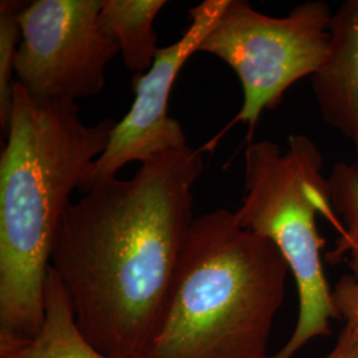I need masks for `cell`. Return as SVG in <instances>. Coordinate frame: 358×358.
<instances>
[{"instance_id":"1","label":"cell","mask_w":358,"mask_h":358,"mask_svg":"<svg viewBox=\"0 0 358 358\" xmlns=\"http://www.w3.org/2000/svg\"><path fill=\"white\" fill-rule=\"evenodd\" d=\"M203 150L159 154L129 179L90 186L68 206L51 268L84 336L110 358H142L161 320L186 235Z\"/></svg>"},{"instance_id":"2","label":"cell","mask_w":358,"mask_h":358,"mask_svg":"<svg viewBox=\"0 0 358 358\" xmlns=\"http://www.w3.org/2000/svg\"><path fill=\"white\" fill-rule=\"evenodd\" d=\"M115 122L88 125L76 103H38L15 84L0 155V343L40 329L59 224Z\"/></svg>"},{"instance_id":"3","label":"cell","mask_w":358,"mask_h":358,"mask_svg":"<svg viewBox=\"0 0 358 358\" xmlns=\"http://www.w3.org/2000/svg\"><path fill=\"white\" fill-rule=\"evenodd\" d=\"M289 268L235 211L194 217L161 320L142 358H271Z\"/></svg>"},{"instance_id":"4","label":"cell","mask_w":358,"mask_h":358,"mask_svg":"<svg viewBox=\"0 0 358 358\" xmlns=\"http://www.w3.org/2000/svg\"><path fill=\"white\" fill-rule=\"evenodd\" d=\"M324 158L317 143L304 134H292L288 149L276 142H250L244 152V194L235 211L239 224L268 239L280 251L294 275L299 294V317L294 332L271 358H294L313 338L331 334L338 319L332 289L322 264L320 214L343 232L331 202Z\"/></svg>"},{"instance_id":"5","label":"cell","mask_w":358,"mask_h":358,"mask_svg":"<svg viewBox=\"0 0 358 358\" xmlns=\"http://www.w3.org/2000/svg\"><path fill=\"white\" fill-rule=\"evenodd\" d=\"M332 16L321 0L297 4L282 17L259 13L245 0H230L198 51L224 62L242 84L243 105L227 129L242 122L252 131L289 87L320 71L329 55Z\"/></svg>"},{"instance_id":"6","label":"cell","mask_w":358,"mask_h":358,"mask_svg":"<svg viewBox=\"0 0 358 358\" xmlns=\"http://www.w3.org/2000/svg\"><path fill=\"white\" fill-rule=\"evenodd\" d=\"M103 0H35L19 13L15 81L38 103L92 97L120 53L99 23Z\"/></svg>"},{"instance_id":"7","label":"cell","mask_w":358,"mask_h":358,"mask_svg":"<svg viewBox=\"0 0 358 358\" xmlns=\"http://www.w3.org/2000/svg\"><path fill=\"white\" fill-rule=\"evenodd\" d=\"M230 0H205L190 8V26L173 44L159 48L152 68L134 75V101L128 113L115 122L106 150L87 169L80 192L106 179L115 178L130 162L143 164L153 157L189 146L178 121L169 117V97L180 69L199 51L217 26Z\"/></svg>"},{"instance_id":"8","label":"cell","mask_w":358,"mask_h":358,"mask_svg":"<svg viewBox=\"0 0 358 358\" xmlns=\"http://www.w3.org/2000/svg\"><path fill=\"white\" fill-rule=\"evenodd\" d=\"M329 29V55L312 77V90L325 124L358 152V0L338 7Z\"/></svg>"},{"instance_id":"9","label":"cell","mask_w":358,"mask_h":358,"mask_svg":"<svg viewBox=\"0 0 358 358\" xmlns=\"http://www.w3.org/2000/svg\"><path fill=\"white\" fill-rule=\"evenodd\" d=\"M0 358H110L80 331L71 300L57 273L50 267L45 282L44 320L26 340L0 343Z\"/></svg>"},{"instance_id":"10","label":"cell","mask_w":358,"mask_h":358,"mask_svg":"<svg viewBox=\"0 0 358 358\" xmlns=\"http://www.w3.org/2000/svg\"><path fill=\"white\" fill-rule=\"evenodd\" d=\"M165 0H103L99 23L115 40L127 69L134 75L148 72L158 55L154 20Z\"/></svg>"},{"instance_id":"11","label":"cell","mask_w":358,"mask_h":358,"mask_svg":"<svg viewBox=\"0 0 358 358\" xmlns=\"http://www.w3.org/2000/svg\"><path fill=\"white\" fill-rule=\"evenodd\" d=\"M328 183L333 211L340 217L343 232L327 254V260L337 264L358 250V164H336L328 176Z\"/></svg>"},{"instance_id":"12","label":"cell","mask_w":358,"mask_h":358,"mask_svg":"<svg viewBox=\"0 0 358 358\" xmlns=\"http://www.w3.org/2000/svg\"><path fill=\"white\" fill-rule=\"evenodd\" d=\"M27 1L1 0L0 3V128L7 133L13 115L15 64L22 41L19 13Z\"/></svg>"},{"instance_id":"13","label":"cell","mask_w":358,"mask_h":358,"mask_svg":"<svg viewBox=\"0 0 358 358\" xmlns=\"http://www.w3.org/2000/svg\"><path fill=\"white\" fill-rule=\"evenodd\" d=\"M348 266L350 272L336 282L332 297L338 319L345 321L358 352V250L348 255Z\"/></svg>"},{"instance_id":"14","label":"cell","mask_w":358,"mask_h":358,"mask_svg":"<svg viewBox=\"0 0 358 358\" xmlns=\"http://www.w3.org/2000/svg\"><path fill=\"white\" fill-rule=\"evenodd\" d=\"M324 358H358V352L353 337L345 327L338 334L332 350Z\"/></svg>"}]
</instances>
